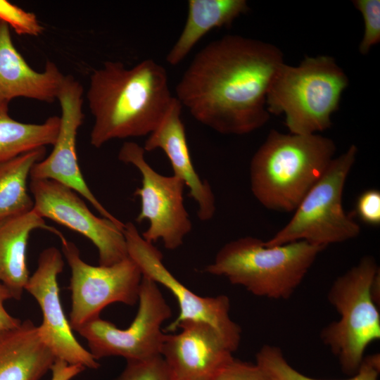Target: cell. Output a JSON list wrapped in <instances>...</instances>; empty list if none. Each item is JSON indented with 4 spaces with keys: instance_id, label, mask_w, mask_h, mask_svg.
Listing matches in <instances>:
<instances>
[{
    "instance_id": "obj_29",
    "label": "cell",
    "mask_w": 380,
    "mask_h": 380,
    "mask_svg": "<svg viewBox=\"0 0 380 380\" xmlns=\"http://www.w3.org/2000/svg\"><path fill=\"white\" fill-rule=\"evenodd\" d=\"M13 298L8 288L0 282V332L18 327L21 320L11 315L4 307L7 300Z\"/></svg>"
},
{
    "instance_id": "obj_10",
    "label": "cell",
    "mask_w": 380,
    "mask_h": 380,
    "mask_svg": "<svg viewBox=\"0 0 380 380\" xmlns=\"http://www.w3.org/2000/svg\"><path fill=\"white\" fill-rule=\"evenodd\" d=\"M61 243L71 271L68 321L72 330L100 317L101 310L110 304L133 305L138 302L142 274L129 256L111 265L94 266L81 258L75 243L65 238Z\"/></svg>"
},
{
    "instance_id": "obj_3",
    "label": "cell",
    "mask_w": 380,
    "mask_h": 380,
    "mask_svg": "<svg viewBox=\"0 0 380 380\" xmlns=\"http://www.w3.org/2000/svg\"><path fill=\"white\" fill-rule=\"evenodd\" d=\"M335 151L334 141L319 134L271 130L251 161L253 196L268 209L294 211L322 176Z\"/></svg>"
},
{
    "instance_id": "obj_20",
    "label": "cell",
    "mask_w": 380,
    "mask_h": 380,
    "mask_svg": "<svg viewBox=\"0 0 380 380\" xmlns=\"http://www.w3.org/2000/svg\"><path fill=\"white\" fill-rule=\"evenodd\" d=\"M249 9L245 0H189L184 27L166 56V61L177 65L194 46L214 28L230 26Z\"/></svg>"
},
{
    "instance_id": "obj_23",
    "label": "cell",
    "mask_w": 380,
    "mask_h": 380,
    "mask_svg": "<svg viewBox=\"0 0 380 380\" xmlns=\"http://www.w3.org/2000/svg\"><path fill=\"white\" fill-rule=\"evenodd\" d=\"M256 364L271 380H328L306 376L294 369L286 360L281 349L264 345L256 353ZM380 372L379 354L365 356L357 372L341 380H378Z\"/></svg>"
},
{
    "instance_id": "obj_1",
    "label": "cell",
    "mask_w": 380,
    "mask_h": 380,
    "mask_svg": "<svg viewBox=\"0 0 380 380\" xmlns=\"http://www.w3.org/2000/svg\"><path fill=\"white\" fill-rule=\"evenodd\" d=\"M284 63L283 53L272 44L224 35L195 55L175 97L195 120L215 132L248 134L270 119L267 94Z\"/></svg>"
},
{
    "instance_id": "obj_27",
    "label": "cell",
    "mask_w": 380,
    "mask_h": 380,
    "mask_svg": "<svg viewBox=\"0 0 380 380\" xmlns=\"http://www.w3.org/2000/svg\"><path fill=\"white\" fill-rule=\"evenodd\" d=\"M215 380H271L255 363L234 360L218 374Z\"/></svg>"
},
{
    "instance_id": "obj_6",
    "label": "cell",
    "mask_w": 380,
    "mask_h": 380,
    "mask_svg": "<svg viewBox=\"0 0 380 380\" xmlns=\"http://www.w3.org/2000/svg\"><path fill=\"white\" fill-rule=\"evenodd\" d=\"M379 272L374 258L365 256L339 276L328 292L340 317L322 329L320 338L349 376L359 369L369 345L380 338V313L372 292Z\"/></svg>"
},
{
    "instance_id": "obj_25",
    "label": "cell",
    "mask_w": 380,
    "mask_h": 380,
    "mask_svg": "<svg viewBox=\"0 0 380 380\" xmlns=\"http://www.w3.org/2000/svg\"><path fill=\"white\" fill-rule=\"evenodd\" d=\"M0 20L20 35L38 37L44 30L34 13L6 0H0Z\"/></svg>"
},
{
    "instance_id": "obj_19",
    "label": "cell",
    "mask_w": 380,
    "mask_h": 380,
    "mask_svg": "<svg viewBox=\"0 0 380 380\" xmlns=\"http://www.w3.org/2000/svg\"><path fill=\"white\" fill-rule=\"evenodd\" d=\"M56 360L30 319L0 332V380H39Z\"/></svg>"
},
{
    "instance_id": "obj_16",
    "label": "cell",
    "mask_w": 380,
    "mask_h": 380,
    "mask_svg": "<svg viewBox=\"0 0 380 380\" xmlns=\"http://www.w3.org/2000/svg\"><path fill=\"white\" fill-rule=\"evenodd\" d=\"M182 108L174 97L161 122L148 135L143 148L148 152L161 149L165 153L173 175L183 181L189 189L188 195L196 203L198 219L208 221L215 213V198L210 185L199 177L193 165L181 118Z\"/></svg>"
},
{
    "instance_id": "obj_2",
    "label": "cell",
    "mask_w": 380,
    "mask_h": 380,
    "mask_svg": "<svg viewBox=\"0 0 380 380\" xmlns=\"http://www.w3.org/2000/svg\"><path fill=\"white\" fill-rule=\"evenodd\" d=\"M173 98L167 71L154 60L130 68L120 61L105 62L91 74L87 92L94 120L91 144L100 148L113 139L149 135Z\"/></svg>"
},
{
    "instance_id": "obj_30",
    "label": "cell",
    "mask_w": 380,
    "mask_h": 380,
    "mask_svg": "<svg viewBox=\"0 0 380 380\" xmlns=\"http://www.w3.org/2000/svg\"><path fill=\"white\" fill-rule=\"evenodd\" d=\"M85 369L80 365H70L56 359L51 367V380H72Z\"/></svg>"
},
{
    "instance_id": "obj_14",
    "label": "cell",
    "mask_w": 380,
    "mask_h": 380,
    "mask_svg": "<svg viewBox=\"0 0 380 380\" xmlns=\"http://www.w3.org/2000/svg\"><path fill=\"white\" fill-rule=\"evenodd\" d=\"M83 95L80 82L71 75L65 76L57 95L61 114L56 140L49 155L34 165L30 178L52 179L65 185L88 201L102 217L120 222L91 192L80 168L77 136L84 118Z\"/></svg>"
},
{
    "instance_id": "obj_24",
    "label": "cell",
    "mask_w": 380,
    "mask_h": 380,
    "mask_svg": "<svg viewBox=\"0 0 380 380\" xmlns=\"http://www.w3.org/2000/svg\"><path fill=\"white\" fill-rule=\"evenodd\" d=\"M113 380H175L161 355L144 360H127L123 371Z\"/></svg>"
},
{
    "instance_id": "obj_15",
    "label": "cell",
    "mask_w": 380,
    "mask_h": 380,
    "mask_svg": "<svg viewBox=\"0 0 380 380\" xmlns=\"http://www.w3.org/2000/svg\"><path fill=\"white\" fill-rule=\"evenodd\" d=\"M178 329V334H165L160 350L175 380H215L234 360L232 349L210 324L185 321Z\"/></svg>"
},
{
    "instance_id": "obj_13",
    "label": "cell",
    "mask_w": 380,
    "mask_h": 380,
    "mask_svg": "<svg viewBox=\"0 0 380 380\" xmlns=\"http://www.w3.org/2000/svg\"><path fill=\"white\" fill-rule=\"evenodd\" d=\"M63 266L61 252L56 247L46 248L40 253L37 267L26 284L25 290L36 300L42 314L37 331L56 359L96 369L100 364L76 339L63 311L58 284Z\"/></svg>"
},
{
    "instance_id": "obj_22",
    "label": "cell",
    "mask_w": 380,
    "mask_h": 380,
    "mask_svg": "<svg viewBox=\"0 0 380 380\" xmlns=\"http://www.w3.org/2000/svg\"><path fill=\"white\" fill-rule=\"evenodd\" d=\"M46 156L40 148L0 163V222L33 209L27 180L35 163Z\"/></svg>"
},
{
    "instance_id": "obj_9",
    "label": "cell",
    "mask_w": 380,
    "mask_h": 380,
    "mask_svg": "<svg viewBox=\"0 0 380 380\" xmlns=\"http://www.w3.org/2000/svg\"><path fill=\"white\" fill-rule=\"evenodd\" d=\"M143 146L133 141L125 142L118 159L134 165L141 175V186L134 196L141 201L136 221L148 220V227L141 234L148 242H163L165 248L181 246L192 229V223L184 203V183L175 175L166 176L156 171L146 161Z\"/></svg>"
},
{
    "instance_id": "obj_5",
    "label": "cell",
    "mask_w": 380,
    "mask_h": 380,
    "mask_svg": "<svg viewBox=\"0 0 380 380\" xmlns=\"http://www.w3.org/2000/svg\"><path fill=\"white\" fill-rule=\"evenodd\" d=\"M348 83L343 70L329 56L305 57L296 66L284 63L269 87L267 110L284 114L291 134H317L331 126V117Z\"/></svg>"
},
{
    "instance_id": "obj_28",
    "label": "cell",
    "mask_w": 380,
    "mask_h": 380,
    "mask_svg": "<svg viewBox=\"0 0 380 380\" xmlns=\"http://www.w3.org/2000/svg\"><path fill=\"white\" fill-rule=\"evenodd\" d=\"M355 210L360 219L366 224H380V192L375 189L363 191L357 197Z\"/></svg>"
},
{
    "instance_id": "obj_26",
    "label": "cell",
    "mask_w": 380,
    "mask_h": 380,
    "mask_svg": "<svg viewBox=\"0 0 380 380\" xmlns=\"http://www.w3.org/2000/svg\"><path fill=\"white\" fill-rule=\"evenodd\" d=\"M353 4L363 17L364 34L358 48L366 55L380 42V1L354 0Z\"/></svg>"
},
{
    "instance_id": "obj_18",
    "label": "cell",
    "mask_w": 380,
    "mask_h": 380,
    "mask_svg": "<svg viewBox=\"0 0 380 380\" xmlns=\"http://www.w3.org/2000/svg\"><path fill=\"white\" fill-rule=\"evenodd\" d=\"M44 229L65 237L34 209L0 222V282L10 291L13 299L20 300L30 278L27 248L31 233Z\"/></svg>"
},
{
    "instance_id": "obj_17",
    "label": "cell",
    "mask_w": 380,
    "mask_h": 380,
    "mask_svg": "<svg viewBox=\"0 0 380 380\" xmlns=\"http://www.w3.org/2000/svg\"><path fill=\"white\" fill-rule=\"evenodd\" d=\"M64 77L51 61L42 71L33 69L15 46L10 27L0 20V101L23 97L52 103Z\"/></svg>"
},
{
    "instance_id": "obj_7",
    "label": "cell",
    "mask_w": 380,
    "mask_h": 380,
    "mask_svg": "<svg viewBox=\"0 0 380 380\" xmlns=\"http://www.w3.org/2000/svg\"><path fill=\"white\" fill-rule=\"evenodd\" d=\"M351 145L329 165L304 196L289 222L271 239L267 246L306 241L327 247L357 237L360 226L343 210V191L347 177L357 157Z\"/></svg>"
},
{
    "instance_id": "obj_21",
    "label": "cell",
    "mask_w": 380,
    "mask_h": 380,
    "mask_svg": "<svg viewBox=\"0 0 380 380\" xmlns=\"http://www.w3.org/2000/svg\"><path fill=\"white\" fill-rule=\"evenodd\" d=\"M8 104L0 101V163L54 144L60 127L59 116H51L42 123H25L10 116Z\"/></svg>"
},
{
    "instance_id": "obj_11",
    "label": "cell",
    "mask_w": 380,
    "mask_h": 380,
    "mask_svg": "<svg viewBox=\"0 0 380 380\" xmlns=\"http://www.w3.org/2000/svg\"><path fill=\"white\" fill-rule=\"evenodd\" d=\"M124 234L128 256L137 264L142 276L164 286L178 302L179 315L166 331H175L182 322H203L215 329L235 351L241 341V330L229 316V298L224 295L202 297L192 292L169 271L163 262L161 252L142 237L134 224H125Z\"/></svg>"
},
{
    "instance_id": "obj_8",
    "label": "cell",
    "mask_w": 380,
    "mask_h": 380,
    "mask_svg": "<svg viewBox=\"0 0 380 380\" xmlns=\"http://www.w3.org/2000/svg\"><path fill=\"white\" fill-rule=\"evenodd\" d=\"M139 308L127 329H119L96 317L76 330L87 342L89 351L96 360L120 356L127 360H144L160 355L165 334L163 323L172 315L170 307L157 284L142 276Z\"/></svg>"
},
{
    "instance_id": "obj_4",
    "label": "cell",
    "mask_w": 380,
    "mask_h": 380,
    "mask_svg": "<svg viewBox=\"0 0 380 380\" xmlns=\"http://www.w3.org/2000/svg\"><path fill=\"white\" fill-rule=\"evenodd\" d=\"M325 248L306 241L267 246L260 239L245 236L223 246L204 271L225 277L255 296L287 300Z\"/></svg>"
},
{
    "instance_id": "obj_12",
    "label": "cell",
    "mask_w": 380,
    "mask_h": 380,
    "mask_svg": "<svg viewBox=\"0 0 380 380\" xmlns=\"http://www.w3.org/2000/svg\"><path fill=\"white\" fill-rule=\"evenodd\" d=\"M33 209L87 238L96 246L99 265L108 266L128 257L125 224L96 216L76 191L58 182L31 179Z\"/></svg>"
}]
</instances>
